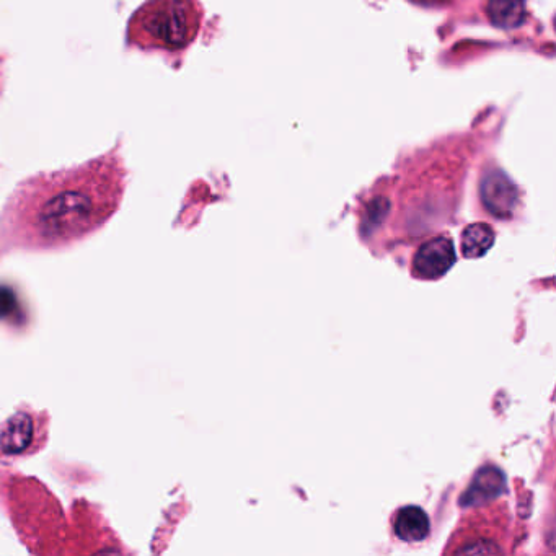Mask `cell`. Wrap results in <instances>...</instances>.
I'll return each mask as SVG.
<instances>
[{"mask_svg": "<svg viewBox=\"0 0 556 556\" xmlns=\"http://www.w3.org/2000/svg\"><path fill=\"white\" fill-rule=\"evenodd\" d=\"M481 199L491 214L504 219L516 211L519 193L517 186L504 173L490 172L481 181Z\"/></svg>", "mask_w": 556, "mask_h": 556, "instance_id": "cell-5", "label": "cell"}, {"mask_svg": "<svg viewBox=\"0 0 556 556\" xmlns=\"http://www.w3.org/2000/svg\"><path fill=\"white\" fill-rule=\"evenodd\" d=\"M120 196L118 178L100 162L30 181L5 209V242L38 250L77 242L108 221Z\"/></svg>", "mask_w": 556, "mask_h": 556, "instance_id": "cell-1", "label": "cell"}, {"mask_svg": "<svg viewBox=\"0 0 556 556\" xmlns=\"http://www.w3.org/2000/svg\"><path fill=\"white\" fill-rule=\"evenodd\" d=\"M147 41L165 49H181L195 40L201 12L195 0H152L137 14Z\"/></svg>", "mask_w": 556, "mask_h": 556, "instance_id": "cell-2", "label": "cell"}, {"mask_svg": "<svg viewBox=\"0 0 556 556\" xmlns=\"http://www.w3.org/2000/svg\"><path fill=\"white\" fill-rule=\"evenodd\" d=\"M413 2H415V4L429 5V7H431V5H446V4H449V2H451V0H413Z\"/></svg>", "mask_w": 556, "mask_h": 556, "instance_id": "cell-10", "label": "cell"}, {"mask_svg": "<svg viewBox=\"0 0 556 556\" xmlns=\"http://www.w3.org/2000/svg\"><path fill=\"white\" fill-rule=\"evenodd\" d=\"M504 483H506L504 473L499 468L491 467V465L480 468L468 486V490L460 498V504L477 506V504L490 503L503 493Z\"/></svg>", "mask_w": 556, "mask_h": 556, "instance_id": "cell-6", "label": "cell"}, {"mask_svg": "<svg viewBox=\"0 0 556 556\" xmlns=\"http://www.w3.org/2000/svg\"><path fill=\"white\" fill-rule=\"evenodd\" d=\"M455 263L454 243L446 237H437L424 243L416 253L413 268L424 279H437L451 270Z\"/></svg>", "mask_w": 556, "mask_h": 556, "instance_id": "cell-4", "label": "cell"}, {"mask_svg": "<svg viewBox=\"0 0 556 556\" xmlns=\"http://www.w3.org/2000/svg\"><path fill=\"white\" fill-rule=\"evenodd\" d=\"M41 444V424L33 413H17L0 426V454L25 455Z\"/></svg>", "mask_w": 556, "mask_h": 556, "instance_id": "cell-3", "label": "cell"}, {"mask_svg": "<svg viewBox=\"0 0 556 556\" xmlns=\"http://www.w3.org/2000/svg\"><path fill=\"white\" fill-rule=\"evenodd\" d=\"M527 0H490L488 17L498 28L512 30L524 22L527 14Z\"/></svg>", "mask_w": 556, "mask_h": 556, "instance_id": "cell-8", "label": "cell"}, {"mask_svg": "<svg viewBox=\"0 0 556 556\" xmlns=\"http://www.w3.org/2000/svg\"><path fill=\"white\" fill-rule=\"evenodd\" d=\"M393 527L398 539L403 542H421L429 534V517L418 506H406L398 511Z\"/></svg>", "mask_w": 556, "mask_h": 556, "instance_id": "cell-7", "label": "cell"}, {"mask_svg": "<svg viewBox=\"0 0 556 556\" xmlns=\"http://www.w3.org/2000/svg\"><path fill=\"white\" fill-rule=\"evenodd\" d=\"M495 243V230L485 222H477L464 230L462 234V253L467 258H480Z\"/></svg>", "mask_w": 556, "mask_h": 556, "instance_id": "cell-9", "label": "cell"}]
</instances>
